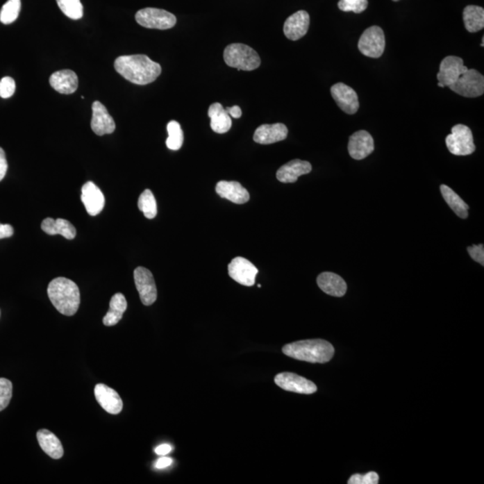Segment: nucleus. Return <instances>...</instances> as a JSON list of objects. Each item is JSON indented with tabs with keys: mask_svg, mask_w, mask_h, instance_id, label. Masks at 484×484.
Instances as JSON below:
<instances>
[{
	"mask_svg": "<svg viewBox=\"0 0 484 484\" xmlns=\"http://www.w3.org/2000/svg\"><path fill=\"white\" fill-rule=\"evenodd\" d=\"M114 67L128 81L140 85L151 84L162 73L161 65L142 54L120 56L116 58Z\"/></svg>",
	"mask_w": 484,
	"mask_h": 484,
	"instance_id": "1",
	"label": "nucleus"
},
{
	"mask_svg": "<svg viewBox=\"0 0 484 484\" xmlns=\"http://www.w3.org/2000/svg\"><path fill=\"white\" fill-rule=\"evenodd\" d=\"M49 300L58 312L65 316L75 315L80 306L78 286L72 280L58 277L49 283L48 287Z\"/></svg>",
	"mask_w": 484,
	"mask_h": 484,
	"instance_id": "2",
	"label": "nucleus"
},
{
	"mask_svg": "<svg viewBox=\"0 0 484 484\" xmlns=\"http://www.w3.org/2000/svg\"><path fill=\"white\" fill-rule=\"evenodd\" d=\"M283 353L292 359L310 363H326L335 354L333 345L322 339L303 340L285 344Z\"/></svg>",
	"mask_w": 484,
	"mask_h": 484,
	"instance_id": "3",
	"label": "nucleus"
},
{
	"mask_svg": "<svg viewBox=\"0 0 484 484\" xmlns=\"http://www.w3.org/2000/svg\"><path fill=\"white\" fill-rule=\"evenodd\" d=\"M225 63L238 70L252 71L260 66V55L255 49L242 43H233L224 49Z\"/></svg>",
	"mask_w": 484,
	"mask_h": 484,
	"instance_id": "4",
	"label": "nucleus"
},
{
	"mask_svg": "<svg viewBox=\"0 0 484 484\" xmlns=\"http://www.w3.org/2000/svg\"><path fill=\"white\" fill-rule=\"evenodd\" d=\"M446 144L449 152L456 156H470L476 149L470 128L463 124L453 126L451 134L446 137Z\"/></svg>",
	"mask_w": 484,
	"mask_h": 484,
	"instance_id": "5",
	"label": "nucleus"
},
{
	"mask_svg": "<svg viewBox=\"0 0 484 484\" xmlns=\"http://www.w3.org/2000/svg\"><path fill=\"white\" fill-rule=\"evenodd\" d=\"M135 20L141 26L149 29L167 30L174 27L177 19L174 14L163 9L147 8L135 14Z\"/></svg>",
	"mask_w": 484,
	"mask_h": 484,
	"instance_id": "6",
	"label": "nucleus"
},
{
	"mask_svg": "<svg viewBox=\"0 0 484 484\" xmlns=\"http://www.w3.org/2000/svg\"><path fill=\"white\" fill-rule=\"evenodd\" d=\"M450 90L467 98L480 97L484 92V78L476 69H468L462 74L454 84L449 85Z\"/></svg>",
	"mask_w": 484,
	"mask_h": 484,
	"instance_id": "7",
	"label": "nucleus"
},
{
	"mask_svg": "<svg viewBox=\"0 0 484 484\" xmlns=\"http://www.w3.org/2000/svg\"><path fill=\"white\" fill-rule=\"evenodd\" d=\"M385 48H386V38H385L383 30L379 26L369 27L360 36L358 49L366 57L381 58L384 53Z\"/></svg>",
	"mask_w": 484,
	"mask_h": 484,
	"instance_id": "8",
	"label": "nucleus"
},
{
	"mask_svg": "<svg viewBox=\"0 0 484 484\" xmlns=\"http://www.w3.org/2000/svg\"><path fill=\"white\" fill-rule=\"evenodd\" d=\"M134 280L142 303L146 306L155 303L157 299V289L155 278L151 271L142 267L135 268Z\"/></svg>",
	"mask_w": 484,
	"mask_h": 484,
	"instance_id": "9",
	"label": "nucleus"
},
{
	"mask_svg": "<svg viewBox=\"0 0 484 484\" xmlns=\"http://www.w3.org/2000/svg\"><path fill=\"white\" fill-rule=\"evenodd\" d=\"M274 382L282 390L290 392L311 394L317 390L312 381L292 372L279 373L274 378Z\"/></svg>",
	"mask_w": 484,
	"mask_h": 484,
	"instance_id": "10",
	"label": "nucleus"
},
{
	"mask_svg": "<svg viewBox=\"0 0 484 484\" xmlns=\"http://www.w3.org/2000/svg\"><path fill=\"white\" fill-rule=\"evenodd\" d=\"M228 273L231 278L240 285L253 286L258 270L251 261L242 257H237L228 266Z\"/></svg>",
	"mask_w": 484,
	"mask_h": 484,
	"instance_id": "11",
	"label": "nucleus"
},
{
	"mask_svg": "<svg viewBox=\"0 0 484 484\" xmlns=\"http://www.w3.org/2000/svg\"><path fill=\"white\" fill-rule=\"evenodd\" d=\"M331 94L335 103L343 112L350 115L358 112L360 108L359 98L357 92L344 83H337L332 86Z\"/></svg>",
	"mask_w": 484,
	"mask_h": 484,
	"instance_id": "12",
	"label": "nucleus"
},
{
	"mask_svg": "<svg viewBox=\"0 0 484 484\" xmlns=\"http://www.w3.org/2000/svg\"><path fill=\"white\" fill-rule=\"evenodd\" d=\"M467 70V67L464 65L463 58L448 56L443 58L440 65V72L437 74V79L446 87L454 84L459 76Z\"/></svg>",
	"mask_w": 484,
	"mask_h": 484,
	"instance_id": "13",
	"label": "nucleus"
},
{
	"mask_svg": "<svg viewBox=\"0 0 484 484\" xmlns=\"http://www.w3.org/2000/svg\"><path fill=\"white\" fill-rule=\"evenodd\" d=\"M374 140L372 135L365 131H360L351 135L348 144V152L354 160H363L374 151Z\"/></svg>",
	"mask_w": 484,
	"mask_h": 484,
	"instance_id": "14",
	"label": "nucleus"
},
{
	"mask_svg": "<svg viewBox=\"0 0 484 484\" xmlns=\"http://www.w3.org/2000/svg\"><path fill=\"white\" fill-rule=\"evenodd\" d=\"M92 116L91 128L98 135L113 133L116 128L115 122L100 101H94L92 106Z\"/></svg>",
	"mask_w": 484,
	"mask_h": 484,
	"instance_id": "15",
	"label": "nucleus"
},
{
	"mask_svg": "<svg viewBox=\"0 0 484 484\" xmlns=\"http://www.w3.org/2000/svg\"><path fill=\"white\" fill-rule=\"evenodd\" d=\"M310 15L306 11L296 12L285 21L283 33L291 41H298L306 35L310 27Z\"/></svg>",
	"mask_w": 484,
	"mask_h": 484,
	"instance_id": "16",
	"label": "nucleus"
},
{
	"mask_svg": "<svg viewBox=\"0 0 484 484\" xmlns=\"http://www.w3.org/2000/svg\"><path fill=\"white\" fill-rule=\"evenodd\" d=\"M81 200L86 211L91 217H95L103 210L106 199L101 190L92 181H88L82 187Z\"/></svg>",
	"mask_w": 484,
	"mask_h": 484,
	"instance_id": "17",
	"label": "nucleus"
},
{
	"mask_svg": "<svg viewBox=\"0 0 484 484\" xmlns=\"http://www.w3.org/2000/svg\"><path fill=\"white\" fill-rule=\"evenodd\" d=\"M95 399L107 412L110 415H119L123 409L122 397L112 390L104 384H97L94 387Z\"/></svg>",
	"mask_w": 484,
	"mask_h": 484,
	"instance_id": "18",
	"label": "nucleus"
},
{
	"mask_svg": "<svg viewBox=\"0 0 484 484\" xmlns=\"http://www.w3.org/2000/svg\"><path fill=\"white\" fill-rule=\"evenodd\" d=\"M287 135V126L282 123L264 124L256 129L253 140L258 144H271L285 140Z\"/></svg>",
	"mask_w": 484,
	"mask_h": 484,
	"instance_id": "19",
	"label": "nucleus"
},
{
	"mask_svg": "<svg viewBox=\"0 0 484 484\" xmlns=\"http://www.w3.org/2000/svg\"><path fill=\"white\" fill-rule=\"evenodd\" d=\"M312 166L309 162L296 159L285 163L276 172L277 180L282 183H294L302 175L310 174Z\"/></svg>",
	"mask_w": 484,
	"mask_h": 484,
	"instance_id": "20",
	"label": "nucleus"
},
{
	"mask_svg": "<svg viewBox=\"0 0 484 484\" xmlns=\"http://www.w3.org/2000/svg\"><path fill=\"white\" fill-rule=\"evenodd\" d=\"M215 191L223 199L238 205H242L251 199L248 190L237 181H219L215 187Z\"/></svg>",
	"mask_w": 484,
	"mask_h": 484,
	"instance_id": "21",
	"label": "nucleus"
},
{
	"mask_svg": "<svg viewBox=\"0 0 484 484\" xmlns=\"http://www.w3.org/2000/svg\"><path fill=\"white\" fill-rule=\"evenodd\" d=\"M49 84L60 94H71L78 87V78L72 70H60L52 74L49 78Z\"/></svg>",
	"mask_w": 484,
	"mask_h": 484,
	"instance_id": "22",
	"label": "nucleus"
},
{
	"mask_svg": "<svg viewBox=\"0 0 484 484\" xmlns=\"http://www.w3.org/2000/svg\"><path fill=\"white\" fill-rule=\"evenodd\" d=\"M317 285L325 294L334 297H343L347 294V285L338 274L324 272L317 276Z\"/></svg>",
	"mask_w": 484,
	"mask_h": 484,
	"instance_id": "23",
	"label": "nucleus"
},
{
	"mask_svg": "<svg viewBox=\"0 0 484 484\" xmlns=\"http://www.w3.org/2000/svg\"><path fill=\"white\" fill-rule=\"evenodd\" d=\"M212 131L217 134L227 133L232 128V119L221 103L211 104L208 109Z\"/></svg>",
	"mask_w": 484,
	"mask_h": 484,
	"instance_id": "24",
	"label": "nucleus"
},
{
	"mask_svg": "<svg viewBox=\"0 0 484 484\" xmlns=\"http://www.w3.org/2000/svg\"><path fill=\"white\" fill-rule=\"evenodd\" d=\"M43 232L49 235H56L60 234L64 238L73 240L76 238V230L74 225L65 219L46 218L42 224Z\"/></svg>",
	"mask_w": 484,
	"mask_h": 484,
	"instance_id": "25",
	"label": "nucleus"
},
{
	"mask_svg": "<svg viewBox=\"0 0 484 484\" xmlns=\"http://www.w3.org/2000/svg\"><path fill=\"white\" fill-rule=\"evenodd\" d=\"M37 440L43 451L53 459H60L64 455V449L60 440L48 430H40L37 433Z\"/></svg>",
	"mask_w": 484,
	"mask_h": 484,
	"instance_id": "26",
	"label": "nucleus"
},
{
	"mask_svg": "<svg viewBox=\"0 0 484 484\" xmlns=\"http://www.w3.org/2000/svg\"><path fill=\"white\" fill-rule=\"evenodd\" d=\"M128 308L125 296L120 292L114 294L110 301V309L106 317H103V322L107 326L117 325L122 320L123 314L125 313Z\"/></svg>",
	"mask_w": 484,
	"mask_h": 484,
	"instance_id": "27",
	"label": "nucleus"
},
{
	"mask_svg": "<svg viewBox=\"0 0 484 484\" xmlns=\"http://www.w3.org/2000/svg\"><path fill=\"white\" fill-rule=\"evenodd\" d=\"M440 192L442 194L443 199L449 206V208L455 212V214L458 217L467 219L468 217V206L467 203L461 199L460 197L455 192L454 190L450 189L447 185L440 186Z\"/></svg>",
	"mask_w": 484,
	"mask_h": 484,
	"instance_id": "28",
	"label": "nucleus"
},
{
	"mask_svg": "<svg viewBox=\"0 0 484 484\" xmlns=\"http://www.w3.org/2000/svg\"><path fill=\"white\" fill-rule=\"evenodd\" d=\"M463 18L465 29L469 33H477L484 27V9L478 6H467L464 9Z\"/></svg>",
	"mask_w": 484,
	"mask_h": 484,
	"instance_id": "29",
	"label": "nucleus"
},
{
	"mask_svg": "<svg viewBox=\"0 0 484 484\" xmlns=\"http://www.w3.org/2000/svg\"><path fill=\"white\" fill-rule=\"evenodd\" d=\"M138 208L147 219H153L157 215V203L152 191L146 190L141 194L137 203Z\"/></svg>",
	"mask_w": 484,
	"mask_h": 484,
	"instance_id": "30",
	"label": "nucleus"
},
{
	"mask_svg": "<svg viewBox=\"0 0 484 484\" xmlns=\"http://www.w3.org/2000/svg\"><path fill=\"white\" fill-rule=\"evenodd\" d=\"M167 131L169 137L166 140V146L171 150H180L184 141L183 131L180 123L172 120L171 122L168 123Z\"/></svg>",
	"mask_w": 484,
	"mask_h": 484,
	"instance_id": "31",
	"label": "nucleus"
},
{
	"mask_svg": "<svg viewBox=\"0 0 484 484\" xmlns=\"http://www.w3.org/2000/svg\"><path fill=\"white\" fill-rule=\"evenodd\" d=\"M58 8L65 15L73 20H78L84 15V8L80 0H56Z\"/></svg>",
	"mask_w": 484,
	"mask_h": 484,
	"instance_id": "32",
	"label": "nucleus"
},
{
	"mask_svg": "<svg viewBox=\"0 0 484 484\" xmlns=\"http://www.w3.org/2000/svg\"><path fill=\"white\" fill-rule=\"evenodd\" d=\"M21 9V0H8L0 11V22L10 24L17 19Z\"/></svg>",
	"mask_w": 484,
	"mask_h": 484,
	"instance_id": "33",
	"label": "nucleus"
},
{
	"mask_svg": "<svg viewBox=\"0 0 484 484\" xmlns=\"http://www.w3.org/2000/svg\"><path fill=\"white\" fill-rule=\"evenodd\" d=\"M13 385L7 378H0V412L7 408L12 399Z\"/></svg>",
	"mask_w": 484,
	"mask_h": 484,
	"instance_id": "34",
	"label": "nucleus"
},
{
	"mask_svg": "<svg viewBox=\"0 0 484 484\" xmlns=\"http://www.w3.org/2000/svg\"><path fill=\"white\" fill-rule=\"evenodd\" d=\"M338 8L344 12H353L356 14L362 13L368 8V0H353L350 3L338 2Z\"/></svg>",
	"mask_w": 484,
	"mask_h": 484,
	"instance_id": "35",
	"label": "nucleus"
},
{
	"mask_svg": "<svg viewBox=\"0 0 484 484\" xmlns=\"http://www.w3.org/2000/svg\"><path fill=\"white\" fill-rule=\"evenodd\" d=\"M379 481L378 474L375 472H369L366 474H353L348 481L349 484H378Z\"/></svg>",
	"mask_w": 484,
	"mask_h": 484,
	"instance_id": "36",
	"label": "nucleus"
},
{
	"mask_svg": "<svg viewBox=\"0 0 484 484\" xmlns=\"http://www.w3.org/2000/svg\"><path fill=\"white\" fill-rule=\"evenodd\" d=\"M15 92V82L10 76H5L0 80V97H11Z\"/></svg>",
	"mask_w": 484,
	"mask_h": 484,
	"instance_id": "37",
	"label": "nucleus"
},
{
	"mask_svg": "<svg viewBox=\"0 0 484 484\" xmlns=\"http://www.w3.org/2000/svg\"><path fill=\"white\" fill-rule=\"evenodd\" d=\"M467 251L470 257L477 263L484 266V246L483 244L468 247Z\"/></svg>",
	"mask_w": 484,
	"mask_h": 484,
	"instance_id": "38",
	"label": "nucleus"
},
{
	"mask_svg": "<svg viewBox=\"0 0 484 484\" xmlns=\"http://www.w3.org/2000/svg\"><path fill=\"white\" fill-rule=\"evenodd\" d=\"M8 161L6 158L5 151L0 147V181L5 178L6 174L8 172Z\"/></svg>",
	"mask_w": 484,
	"mask_h": 484,
	"instance_id": "39",
	"label": "nucleus"
},
{
	"mask_svg": "<svg viewBox=\"0 0 484 484\" xmlns=\"http://www.w3.org/2000/svg\"><path fill=\"white\" fill-rule=\"evenodd\" d=\"M14 228L10 224H0V240L10 238L13 236Z\"/></svg>",
	"mask_w": 484,
	"mask_h": 484,
	"instance_id": "40",
	"label": "nucleus"
},
{
	"mask_svg": "<svg viewBox=\"0 0 484 484\" xmlns=\"http://www.w3.org/2000/svg\"><path fill=\"white\" fill-rule=\"evenodd\" d=\"M172 464V459L165 458V456H163V458H159L158 460L156 461V467L157 469H165V468H167Z\"/></svg>",
	"mask_w": 484,
	"mask_h": 484,
	"instance_id": "41",
	"label": "nucleus"
},
{
	"mask_svg": "<svg viewBox=\"0 0 484 484\" xmlns=\"http://www.w3.org/2000/svg\"><path fill=\"white\" fill-rule=\"evenodd\" d=\"M172 450V448L171 445H169V444H162V445L157 447L155 451L158 456H166L168 455L169 453H171Z\"/></svg>",
	"mask_w": 484,
	"mask_h": 484,
	"instance_id": "42",
	"label": "nucleus"
},
{
	"mask_svg": "<svg viewBox=\"0 0 484 484\" xmlns=\"http://www.w3.org/2000/svg\"><path fill=\"white\" fill-rule=\"evenodd\" d=\"M226 112L231 117L235 119H240L242 115V109L239 106L228 107Z\"/></svg>",
	"mask_w": 484,
	"mask_h": 484,
	"instance_id": "43",
	"label": "nucleus"
},
{
	"mask_svg": "<svg viewBox=\"0 0 484 484\" xmlns=\"http://www.w3.org/2000/svg\"><path fill=\"white\" fill-rule=\"evenodd\" d=\"M341 1H343L344 3H350L351 1H353V0H341Z\"/></svg>",
	"mask_w": 484,
	"mask_h": 484,
	"instance_id": "44",
	"label": "nucleus"
},
{
	"mask_svg": "<svg viewBox=\"0 0 484 484\" xmlns=\"http://www.w3.org/2000/svg\"><path fill=\"white\" fill-rule=\"evenodd\" d=\"M437 85H439L440 87H445V86H444V85L442 84V83H440V82L437 83Z\"/></svg>",
	"mask_w": 484,
	"mask_h": 484,
	"instance_id": "45",
	"label": "nucleus"
},
{
	"mask_svg": "<svg viewBox=\"0 0 484 484\" xmlns=\"http://www.w3.org/2000/svg\"><path fill=\"white\" fill-rule=\"evenodd\" d=\"M484 46V37H483V41H482V47Z\"/></svg>",
	"mask_w": 484,
	"mask_h": 484,
	"instance_id": "46",
	"label": "nucleus"
},
{
	"mask_svg": "<svg viewBox=\"0 0 484 484\" xmlns=\"http://www.w3.org/2000/svg\"><path fill=\"white\" fill-rule=\"evenodd\" d=\"M258 288H261V285H258Z\"/></svg>",
	"mask_w": 484,
	"mask_h": 484,
	"instance_id": "47",
	"label": "nucleus"
},
{
	"mask_svg": "<svg viewBox=\"0 0 484 484\" xmlns=\"http://www.w3.org/2000/svg\"><path fill=\"white\" fill-rule=\"evenodd\" d=\"M393 1H399V0H393Z\"/></svg>",
	"mask_w": 484,
	"mask_h": 484,
	"instance_id": "48",
	"label": "nucleus"
}]
</instances>
